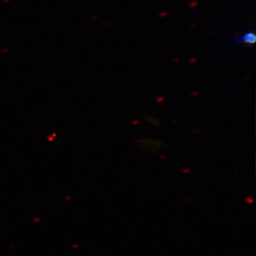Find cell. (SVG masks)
<instances>
[{"label": "cell", "mask_w": 256, "mask_h": 256, "mask_svg": "<svg viewBox=\"0 0 256 256\" xmlns=\"http://www.w3.org/2000/svg\"><path fill=\"white\" fill-rule=\"evenodd\" d=\"M256 36L254 31L245 32L242 35H237L234 37V44L254 45L256 43Z\"/></svg>", "instance_id": "6da1fadb"}]
</instances>
